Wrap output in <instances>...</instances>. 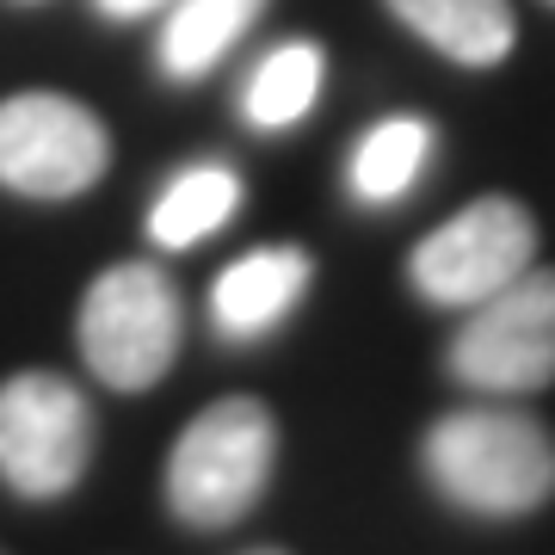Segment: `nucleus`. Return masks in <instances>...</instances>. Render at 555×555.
Returning <instances> with one entry per match:
<instances>
[{"mask_svg": "<svg viewBox=\"0 0 555 555\" xmlns=\"http://www.w3.org/2000/svg\"><path fill=\"white\" fill-rule=\"evenodd\" d=\"M420 469L476 518H525L555 494V438L518 408H456L420 438Z\"/></svg>", "mask_w": 555, "mask_h": 555, "instance_id": "f257e3e1", "label": "nucleus"}, {"mask_svg": "<svg viewBox=\"0 0 555 555\" xmlns=\"http://www.w3.org/2000/svg\"><path fill=\"white\" fill-rule=\"evenodd\" d=\"M278 456V420L266 401H210L167 456V506L192 531H222L259 506Z\"/></svg>", "mask_w": 555, "mask_h": 555, "instance_id": "f03ea898", "label": "nucleus"}, {"mask_svg": "<svg viewBox=\"0 0 555 555\" xmlns=\"http://www.w3.org/2000/svg\"><path fill=\"white\" fill-rule=\"evenodd\" d=\"M179 291L149 259H124L100 272L80 297V358L87 371L124 396L160 383L179 358Z\"/></svg>", "mask_w": 555, "mask_h": 555, "instance_id": "7ed1b4c3", "label": "nucleus"}, {"mask_svg": "<svg viewBox=\"0 0 555 555\" xmlns=\"http://www.w3.org/2000/svg\"><path fill=\"white\" fill-rule=\"evenodd\" d=\"M463 315L469 321L444 352L456 383L481 396H537L543 383H555V272L525 266L513 284H500Z\"/></svg>", "mask_w": 555, "mask_h": 555, "instance_id": "20e7f679", "label": "nucleus"}, {"mask_svg": "<svg viewBox=\"0 0 555 555\" xmlns=\"http://www.w3.org/2000/svg\"><path fill=\"white\" fill-rule=\"evenodd\" d=\"M93 463V408L56 371L0 383V481L20 500L75 494Z\"/></svg>", "mask_w": 555, "mask_h": 555, "instance_id": "39448f33", "label": "nucleus"}, {"mask_svg": "<svg viewBox=\"0 0 555 555\" xmlns=\"http://www.w3.org/2000/svg\"><path fill=\"white\" fill-rule=\"evenodd\" d=\"M537 266V222L518 198H476L408 254V284L438 309H476Z\"/></svg>", "mask_w": 555, "mask_h": 555, "instance_id": "423d86ee", "label": "nucleus"}, {"mask_svg": "<svg viewBox=\"0 0 555 555\" xmlns=\"http://www.w3.org/2000/svg\"><path fill=\"white\" fill-rule=\"evenodd\" d=\"M112 167L105 124L68 93H13L0 100V185L20 198H80Z\"/></svg>", "mask_w": 555, "mask_h": 555, "instance_id": "0eeeda50", "label": "nucleus"}, {"mask_svg": "<svg viewBox=\"0 0 555 555\" xmlns=\"http://www.w3.org/2000/svg\"><path fill=\"white\" fill-rule=\"evenodd\" d=\"M309 254L291 247V241H278V247H254V254H241L229 272L217 278V291H210V321H217L222 339H259L272 334L278 321L291 315L309 291Z\"/></svg>", "mask_w": 555, "mask_h": 555, "instance_id": "6e6552de", "label": "nucleus"}, {"mask_svg": "<svg viewBox=\"0 0 555 555\" xmlns=\"http://www.w3.org/2000/svg\"><path fill=\"white\" fill-rule=\"evenodd\" d=\"M389 13L463 68H494L518 43L513 0H389Z\"/></svg>", "mask_w": 555, "mask_h": 555, "instance_id": "1a4fd4ad", "label": "nucleus"}, {"mask_svg": "<svg viewBox=\"0 0 555 555\" xmlns=\"http://www.w3.org/2000/svg\"><path fill=\"white\" fill-rule=\"evenodd\" d=\"M173 13L160 25L155 62L167 80H204L266 13V0H167Z\"/></svg>", "mask_w": 555, "mask_h": 555, "instance_id": "9d476101", "label": "nucleus"}, {"mask_svg": "<svg viewBox=\"0 0 555 555\" xmlns=\"http://www.w3.org/2000/svg\"><path fill=\"white\" fill-rule=\"evenodd\" d=\"M241 210V173L222 160H198L185 173L167 179V192L149 210V241L155 247H198L204 235H217L222 222Z\"/></svg>", "mask_w": 555, "mask_h": 555, "instance_id": "9b49d317", "label": "nucleus"}, {"mask_svg": "<svg viewBox=\"0 0 555 555\" xmlns=\"http://www.w3.org/2000/svg\"><path fill=\"white\" fill-rule=\"evenodd\" d=\"M426 160H433V124L426 118L371 124V130L358 137V149H352V167H346L352 198L371 204V210L408 198V192L420 185V173H426Z\"/></svg>", "mask_w": 555, "mask_h": 555, "instance_id": "f8f14e48", "label": "nucleus"}, {"mask_svg": "<svg viewBox=\"0 0 555 555\" xmlns=\"http://www.w3.org/2000/svg\"><path fill=\"white\" fill-rule=\"evenodd\" d=\"M321 75H327V56L309 38H284L278 50H266L254 62V75H247V93H241L247 124H259V130H291V124H302L321 100Z\"/></svg>", "mask_w": 555, "mask_h": 555, "instance_id": "ddd939ff", "label": "nucleus"}, {"mask_svg": "<svg viewBox=\"0 0 555 555\" xmlns=\"http://www.w3.org/2000/svg\"><path fill=\"white\" fill-rule=\"evenodd\" d=\"M105 20H149V13H160L167 0H93Z\"/></svg>", "mask_w": 555, "mask_h": 555, "instance_id": "4468645a", "label": "nucleus"}]
</instances>
